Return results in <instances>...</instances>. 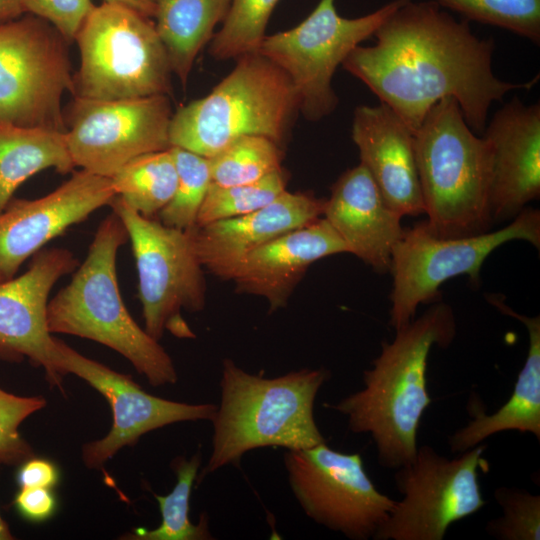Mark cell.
<instances>
[{
  "label": "cell",
  "mask_w": 540,
  "mask_h": 540,
  "mask_svg": "<svg viewBox=\"0 0 540 540\" xmlns=\"http://www.w3.org/2000/svg\"><path fill=\"white\" fill-rule=\"evenodd\" d=\"M373 36L374 45H358L341 66L413 131L437 102L451 97L470 128L483 133L494 102L537 81L499 79L492 69L493 40L479 38L467 20L432 0H403Z\"/></svg>",
  "instance_id": "obj_1"
},
{
  "label": "cell",
  "mask_w": 540,
  "mask_h": 540,
  "mask_svg": "<svg viewBox=\"0 0 540 540\" xmlns=\"http://www.w3.org/2000/svg\"><path fill=\"white\" fill-rule=\"evenodd\" d=\"M392 341L363 372L364 388L329 408L346 416L353 433L369 434L382 467L397 469L416 456L421 418L432 399L427 389V362L434 345L448 347L456 320L444 302L395 330Z\"/></svg>",
  "instance_id": "obj_2"
},
{
  "label": "cell",
  "mask_w": 540,
  "mask_h": 540,
  "mask_svg": "<svg viewBox=\"0 0 540 540\" xmlns=\"http://www.w3.org/2000/svg\"><path fill=\"white\" fill-rule=\"evenodd\" d=\"M329 377L325 368H303L266 378L225 358L220 403L211 419L212 451L197 480L227 465H239L254 449L300 450L326 442L314 418V403Z\"/></svg>",
  "instance_id": "obj_3"
},
{
  "label": "cell",
  "mask_w": 540,
  "mask_h": 540,
  "mask_svg": "<svg viewBox=\"0 0 540 540\" xmlns=\"http://www.w3.org/2000/svg\"><path fill=\"white\" fill-rule=\"evenodd\" d=\"M128 239L123 222L112 211L100 223L71 281L49 301L48 328L52 334L87 338L115 350L154 387L175 384L172 358L135 322L121 297L116 260Z\"/></svg>",
  "instance_id": "obj_4"
},
{
  "label": "cell",
  "mask_w": 540,
  "mask_h": 540,
  "mask_svg": "<svg viewBox=\"0 0 540 540\" xmlns=\"http://www.w3.org/2000/svg\"><path fill=\"white\" fill-rule=\"evenodd\" d=\"M427 228L439 237L488 231L492 224V157L488 142L451 97L437 102L414 131Z\"/></svg>",
  "instance_id": "obj_5"
},
{
  "label": "cell",
  "mask_w": 540,
  "mask_h": 540,
  "mask_svg": "<svg viewBox=\"0 0 540 540\" xmlns=\"http://www.w3.org/2000/svg\"><path fill=\"white\" fill-rule=\"evenodd\" d=\"M298 111V97L285 72L258 52L244 54L209 94L173 113L170 146L210 158L246 135L280 145Z\"/></svg>",
  "instance_id": "obj_6"
},
{
  "label": "cell",
  "mask_w": 540,
  "mask_h": 540,
  "mask_svg": "<svg viewBox=\"0 0 540 540\" xmlns=\"http://www.w3.org/2000/svg\"><path fill=\"white\" fill-rule=\"evenodd\" d=\"M75 42L81 61L74 97L113 101L171 93L169 58L151 18L103 2L89 13Z\"/></svg>",
  "instance_id": "obj_7"
},
{
  "label": "cell",
  "mask_w": 540,
  "mask_h": 540,
  "mask_svg": "<svg viewBox=\"0 0 540 540\" xmlns=\"http://www.w3.org/2000/svg\"><path fill=\"white\" fill-rule=\"evenodd\" d=\"M523 240L539 249L540 213L524 208L505 227L462 237H439L425 221L404 229L393 247L390 268V325L396 330L409 323L419 305L433 301L447 280L467 275L479 284L486 258L502 244Z\"/></svg>",
  "instance_id": "obj_8"
},
{
  "label": "cell",
  "mask_w": 540,
  "mask_h": 540,
  "mask_svg": "<svg viewBox=\"0 0 540 540\" xmlns=\"http://www.w3.org/2000/svg\"><path fill=\"white\" fill-rule=\"evenodd\" d=\"M109 205L131 240L145 331L158 341L166 330L195 338L181 311L204 309L206 283L189 231L145 217L118 196Z\"/></svg>",
  "instance_id": "obj_9"
},
{
  "label": "cell",
  "mask_w": 540,
  "mask_h": 540,
  "mask_svg": "<svg viewBox=\"0 0 540 540\" xmlns=\"http://www.w3.org/2000/svg\"><path fill=\"white\" fill-rule=\"evenodd\" d=\"M68 44L32 14L0 24V123L66 132L61 101L74 94Z\"/></svg>",
  "instance_id": "obj_10"
},
{
  "label": "cell",
  "mask_w": 540,
  "mask_h": 540,
  "mask_svg": "<svg viewBox=\"0 0 540 540\" xmlns=\"http://www.w3.org/2000/svg\"><path fill=\"white\" fill-rule=\"evenodd\" d=\"M402 2L392 0L369 14L346 18L339 15L335 0H320L297 26L265 36L258 53L289 77L305 118L318 121L337 107L332 78L338 66Z\"/></svg>",
  "instance_id": "obj_11"
},
{
  "label": "cell",
  "mask_w": 540,
  "mask_h": 540,
  "mask_svg": "<svg viewBox=\"0 0 540 540\" xmlns=\"http://www.w3.org/2000/svg\"><path fill=\"white\" fill-rule=\"evenodd\" d=\"M479 444L455 458L433 447H418L415 458L396 469L394 480L402 495L374 540H442L449 527L485 505L479 472L489 470Z\"/></svg>",
  "instance_id": "obj_12"
},
{
  "label": "cell",
  "mask_w": 540,
  "mask_h": 540,
  "mask_svg": "<svg viewBox=\"0 0 540 540\" xmlns=\"http://www.w3.org/2000/svg\"><path fill=\"white\" fill-rule=\"evenodd\" d=\"M284 466L293 496L314 522L352 540L373 539L395 506L364 469L359 453L333 450L326 442L286 450Z\"/></svg>",
  "instance_id": "obj_13"
},
{
  "label": "cell",
  "mask_w": 540,
  "mask_h": 540,
  "mask_svg": "<svg viewBox=\"0 0 540 540\" xmlns=\"http://www.w3.org/2000/svg\"><path fill=\"white\" fill-rule=\"evenodd\" d=\"M168 95L127 100L74 97L65 138L75 166L112 177L140 155L170 148Z\"/></svg>",
  "instance_id": "obj_14"
},
{
  "label": "cell",
  "mask_w": 540,
  "mask_h": 540,
  "mask_svg": "<svg viewBox=\"0 0 540 540\" xmlns=\"http://www.w3.org/2000/svg\"><path fill=\"white\" fill-rule=\"evenodd\" d=\"M54 364L58 375L74 374L89 383L109 403L113 422L107 435L86 443L82 460L88 468H99L124 446H133L141 436L182 421H211L217 405L189 404L151 395L129 375L80 354L54 337Z\"/></svg>",
  "instance_id": "obj_15"
},
{
  "label": "cell",
  "mask_w": 540,
  "mask_h": 540,
  "mask_svg": "<svg viewBox=\"0 0 540 540\" xmlns=\"http://www.w3.org/2000/svg\"><path fill=\"white\" fill-rule=\"evenodd\" d=\"M78 266L65 248H49L33 255L26 272L0 282V359L24 358L45 370L51 386L63 391L54 364V336L47 323L50 291Z\"/></svg>",
  "instance_id": "obj_16"
},
{
  "label": "cell",
  "mask_w": 540,
  "mask_h": 540,
  "mask_svg": "<svg viewBox=\"0 0 540 540\" xmlns=\"http://www.w3.org/2000/svg\"><path fill=\"white\" fill-rule=\"evenodd\" d=\"M115 196L109 177L82 169L43 197L11 199L0 212V282L13 278L27 258Z\"/></svg>",
  "instance_id": "obj_17"
},
{
  "label": "cell",
  "mask_w": 540,
  "mask_h": 540,
  "mask_svg": "<svg viewBox=\"0 0 540 540\" xmlns=\"http://www.w3.org/2000/svg\"><path fill=\"white\" fill-rule=\"evenodd\" d=\"M492 157V220L516 217L540 195V105L517 97L487 122L483 135Z\"/></svg>",
  "instance_id": "obj_18"
},
{
  "label": "cell",
  "mask_w": 540,
  "mask_h": 540,
  "mask_svg": "<svg viewBox=\"0 0 540 540\" xmlns=\"http://www.w3.org/2000/svg\"><path fill=\"white\" fill-rule=\"evenodd\" d=\"M325 199L284 191L268 205L245 215L187 229L203 268L232 280L245 257L267 242L323 215Z\"/></svg>",
  "instance_id": "obj_19"
},
{
  "label": "cell",
  "mask_w": 540,
  "mask_h": 540,
  "mask_svg": "<svg viewBox=\"0 0 540 540\" xmlns=\"http://www.w3.org/2000/svg\"><path fill=\"white\" fill-rule=\"evenodd\" d=\"M351 137L362 164L388 206L403 216L424 214L418 178L414 131L386 104L360 105Z\"/></svg>",
  "instance_id": "obj_20"
},
{
  "label": "cell",
  "mask_w": 540,
  "mask_h": 540,
  "mask_svg": "<svg viewBox=\"0 0 540 540\" xmlns=\"http://www.w3.org/2000/svg\"><path fill=\"white\" fill-rule=\"evenodd\" d=\"M323 215L348 253L377 272L389 270L393 247L404 231L402 216L388 206L362 164L348 169L335 181Z\"/></svg>",
  "instance_id": "obj_21"
},
{
  "label": "cell",
  "mask_w": 540,
  "mask_h": 540,
  "mask_svg": "<svg viewBox=\"0 0 540 540\" xmlns=\"http://www.w3.org/2000/svg\"><path fill=\"white\" fill-rule=\"evenodd\" d=\"M348 253L325 218L294 229L249 253L232 281L238 293L263 297L269 313L284 308L307 269L327 256Z\"/></svg>",
  "instance_id": "obj_22"
},
{
  "label": "cell",
  "mask_w": 540,
  "mask_h": 540,
  "mask_svg": "<svg viewBox=\"0 0 540 540\" xmlns=\"http://www.w3.org/2000/svg\"><path fill=\"white\" fill-rule=\"evenodd\" d=\"M487 301L525 326L529 341L527 356L508 401L489 415L478 408L473 419L449 437L453 453L471 449L503 431L531 433L540 440V318L517 313L496 294L488 295Z\"/></svg>",
  "instance_id": "obj_23"
},
{
  "label": "cell",
  "mask_w": 540,
  "mask_h": 540,
  "mask_svg": "<svg viewBox=\"0 0 540 540\" xmlns=\"http://www.w3.org/2000/svg\"><path fill=\"white\" fill-rule=\"evenodd\" d=\"M231 0H155V28L174 73L186 85L193 63L224 21Z\"/></svg>",
  "instance_id": "obj_24"
},
{
  "label": "cell",
  "mask_w": 540,
  "mask_h": 540,
  "mask_svg": "<svg viewBox=\"0 0 540 540\" xmlns=\"http://www.w3.org/2000/svg\"><path fill=\"white\" fill-rule=\"evenodd\" d=\"M74 167L65 132L0 123V212L34 174L48 168L66 174Z\"/></svg>",
  "instance_id": "obj_25"
},
{
  "label": "cell",
  "mask_w": 540,
  "mask_h": 540,
  "mask_svg": "<svg viewBox=\"0 0 540 540\" xmlns=\"http://www.w3.org/2000/svg\"><path fill=\"white\" fill-rule=\"evenodd\" d=\"M115 195L151 218L172 199L177 170L170 148L133 158L110 177Z\"/></svg>",
  "instance_id": "obj_26"
},
{
  "label": "cell",
  "mask_w": 540,
  "mask_h": 540,
  "mask_svg": "<svg viewBox=\"0 0 540 540\" xmlns=\"http://www.w3.org/2000/svg\"><path fill=\"white\" fill-rule=\"evenodd\" d=\"M201 465L198 452L186 460L178 457L172 466L177 481L167 495H154L161 512V524L152 530L136 529L127 534L125 539L133 540H208L213 539L208 528L206 514L201 516L199 524H193L189 517L190 495Z\"/></svg>",
  "instance_id": "obj_27"
},
{
  "label": "cell",
  "mask_w": 540,
  "mask_h": 540,
  "mask_svg": "<svg viewBox=\"0 0 540 540\" xmlns=\"http://www.w3.org/2000/svg\"><path fill=\"white\" fill-rule=\"evenodd\" d=\"M283 155L279 144L267 137H239L208 158L211 183L233 186L258 181L281 169Z\"/></svg>",
  "instance_id": "obj_28"
},
{
  "label": "cell",
  "mask_w": 540,
  "mask_h": 540,
  "mask_svg": "<svg viewBox=\"0 0 540 540\" xmlns=\"http://www.w3.org/2000/svg\"><path fill=\"white\" fill-rule=\"evenodd\" d=\"M279 0H231L222 28L209 47L216 60L258 52L269 18Z\"/></svg>",
  "instance_id": "obj_29"
},
{
  "label": "cell",
  "mask_w": 540,
  "mask_h": 540,
  "mask_svg": "<svg viewBox=\"0 0 540 540\" xmlns=\"http://www.w3.org/2000/svg\"><path fill=\"white\" fill-rule=\"evenodd\" d=\"M287 181V174L281 168L252 183L233 186H218L211 183L198 212L195 226L254 212L286 191Z\"/></svg>",
  "instance_id": "obj_30"
},
{
  "label": "cell",
  "mask_w": 540,
  "mask_h": 540,
  "mask_svg": "<svg viewBox=\"0 0 540 540\" xmlns=\"http://www.w3.org/2000/svg\"><path fill=\"white\" fill-rule=\"evenodd\" d=\"M177 186L170 202L158 213L166 226L187 230L196 225L197 215L211 184L209 159L171 146Z\"/></svg>",
  "instance_id": "obj_31"
},
{
  "label": "cell",
  "mask_w": 540,
  "mask_h": 540,
  "mask_svg": "<svg viewBox=\"0 0 540 540\" xmlns=\"http://www.w3.org/2000/svg\"><path fill=\"white\" fill-rule=\"evenodd\" d=\"M465 20L496 26L540 43V0H432Z\"/></svg>",
  "instance_id": "obj_32"
},
{
  "label": "cell",
  "mask_w": 540,
  "mask_h": 540,
  "mask_svg": "<svg viewBox=\"0 0 540 540\" xmlns=\"http://www.w3.org/2000/svg\"><path fill=\"white\" fill-rule=\"evenodd\" d=\"M494 498L502 515L487 522L486 532L499 540L540 539V496L529 491L500 486Z\"/></svg>",
  "instance_id": "obj_33"
},
{
  "label": "cell",
  "mask_w": 540,
  "mask_h": 540,
  "mask_svg": "<svg viewBox=\"0 0 540 540\" xmlns=\"http://www.w3.org/2000/svg\"><path fill=\"white\" fill-rule=\"evenodd\" d=\"M46 405L42 396L24 397L0 388V462L19 465L34 457L31 445L19 431L21 423Z\"/></svg>",
  "instance_id": "obj_34"
},
{
  "label": "cell",
  "mask_w": 540,
  "mask_h": 540,
  "mask_svg": "<svg viewBox=\"0 0 540 540\" xmlns=\"http://www.w3.org/2000/svg\"><path fill=\"white\" fill-rule=\"evenodd\" d=\"M25 13L37 16L55 27L71 44L94 8L92 0H21Z\"/></svg>",
  "instance_id": "obj_35"
},
{
  "label": "cell",
  "mask_w": 540,
  "mask_h": 540,
  "mask_svg": "<svg viewBox=\"0 0 540 540\" xmlns=\"http://www.w3.org/2000/svg\"><path fill=\"white\" fill-rule=\"evenodd\" d=\"M19 513L30 521H44L50 518L56 507V500L49 488H20L15 497Z\"/></svg>",
  "instance_id": "obj_36"
},
{
  "label": "cell",
  "mask_w": 540,
  "mask_h": 540,
  "mask_svg": "<svg viewBox=\"0 0 540 540\" xmlns=\"http://www.w3.org/2000/svg\"><path fill=\"white\" fill-rule=\"evenodd\" d=\"M58 470L48 460L30 458L23 462L17 474V483L20 488L41 487L52 488L58 481Z\"/></svg>",
  "instance_id": "obj_37"
},
{
  "label": "cell",
  "mask_w": 540,
  "mask_h": 540,
  "mask_svg": "<svg viewBox=\"0 0 540 540\" xmlns=\"http://www.w3.org/2000/svg\"><path fill=\"white\" fill-rule=\"evenodd\" d=\"M103 2L127 7L148 18L154 17L155 0H103Z\"/></svg>",
  "instance_id": "obj_38"
},
{
  "label": "cell",
  "mask_w": 540,
  "mask_h": 540,
  "mask_svg": "<svg viewBox=\"0 0 540 540\" xmlns=\"http://www.w3.org/2000/svg\"><path fill=\"white\" fill-rule=\"evenodd\" d=\"M24 13L21 0H0V24L17 19Z\"/></svg>",
  "instance_id": "obj_39"
},
{
  "label": "cell",
  "mask_w": 540,
  "mask_h": 540,
  "mask_svg": "<svg viewBox=\"0 0 540 540\" xmlns=\"http://www.w3.org/2000/svg\"><path fill=\"white\" fill-rule=\"evenodd\" d=\"M0 462V466H1ZM14 539L13 534L11 533L8 524L5 522V520L2 518L0 514V540H11Z\"/></svg>",
  "instance_id": "obj_40"
}]
</instances>
